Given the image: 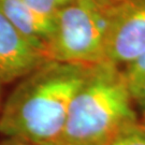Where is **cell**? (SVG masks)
<instances>
[{
	"label": "cell",
	"mask_w": 145,
	"mask_h": 145,
	"mask_svg": "<svg viewBox=\"0 0 145 145\" xmlns=\"http://www.w3.org/2000/svg\"><path fill=\"white\" fill-rule=\"evenodd\" d=\"M93 66L44 62L20 80L0 110V133L30 145H61L69 109Z\"/></svg>",
	"instance_id": "1"
},
{
	"label": "cell",
	"mask_w": 145,
	"mask_h": 145,
	"mask_svg": "<svg viewBox=\"0 0 145 145\" xmlns=\"http://www.w3.org/2000/svg\"><path fill=\"white\" fill-rule=\"evenodd\" d=\"M137 123L138 114L121 68L100 62L91 67L71 102L61 145H106Z\"/></svg>",
	"instance_id": "2"
},
{
	"label": "cell",
	"mask_w": 145,
	"mask_h": 145,
	"mask_svg": "<svg viewBox=\"0 0 145 145\" xmlns=\"http://www.w3.org/2000/svg\"><path fill=\"white\" fill-rule=\"evenodd\" d=\"M118 0H72L55 15L50 60L95 66L105 48Z\"/></svg>",
	"instance_id": "3"
},
{
	"label": "cell",
	"mask_w": 145,
	"mask_h": 145,
	"mask_svg": "<svg viewBox=\"0 0 145 145\" xmlns=\"http://www.w3.org/2000/svg\"><path fill=\"white\" fill-rule=\"evenodd\" d=\"M145 53V0H118L108 36L105 61L119 68Z\"/></svg>",
	"instance_id": "4"
},
{
	"label": "cell",
	"mask_w": 145,
	"mask_h": 145,
	"mask_svg": "<svg viewBox=\"0 0 145 145\" xmlns=\"http://www.w3.org/2000/svg\"><path fill=\"white\" fill-rule=\"evenodd\" d=\"M48 60L0 11V81L7 84L21 80Z\"/></svg>",
	"instance_id": "5"
},
{
	"label": "cell",
	"mask_w": 145,
	"mask_h": 145,
	"mask_svg": "<svg viewBox=\"0 0 145 145\" xmlns=\"http://www.w3.org/2000/svg\"><path fill=\"white\" fill-rule=\"evenodd\" d=\"M0 11L23 36L48 57V46L55 30V16L44 15L23 0H0Z\"/></svg>",
	"instance_id": "6"
},
{
	"label": "cell",
	"mask_w": 145,
	"mask_h": 145,
	"mask_svg": "<svg viewBox=\"0 0 145 145\" xmlns=\"http://www.w3.org/2000/svg\"><path fill=\"white\" fill-rule=\"evenodd\" d=\"M106 145H145V126L140 123L123 130Z\"/></svg>",
	"instance_id": "7"
},
{
	"label": "cell",
	"mask_w": 145,
	"mask_h": 145,
	"mask_svg": "<svg viewBox=\"0 0 145 145\" xmlns=\"http://www.w3.org/2000/svg\"><path fill=\"white\" fill-rule=\"evenodd\" d=\"M33 10L47 16H55L72 0H23Z\"/></svg>",
	"instance_id": "8"
},
{
	"label": "cell",
	"mask_w": 145,
	"mask_h": 145,
	"mask_svg": "<svg viewBox=\"0 0 145 145\" xmlns=\"http://www.w3.org/2000/svg\"><path fill=\"white\" fill-rule=\"evenodd\" d=\"M129 87L145 78V53L128 66L121 68Z\"/></svg>",
	"instance_id": "9"
},
{
	"label": "cell",
	"mask_w": 145,
	"mask_h": 145,
	"mask_svg": "<svg viewBox=\"0 0 145 145\" xmlns=\"http://www.w3.org/2000/svg\"><path fill=\"white\" fill-rule=\"evenodd\" d=\"M139 123L145 126V78L129 87Z\"/></svg>",
	"instance_id": "10"
},
{
	"label": "cell",
	"mask_w": 145,
	"mask_h": 145,
	"mask_svg": "<svg viewBox=\"0 0 145 145\" xmlns=\"http://www.w3.org/2000/svg\"><path fill=\"white\" fill-rule=\"evenodd\" d=\"M0 145H30V144H27L25 142H22V141L15 140V139H8L7 140L2 141Z\"/></svg>",
	"instance_id": "11"
},
{
	"label": "cell",
	"mask_w": 145,
	"mask_h": 145,
	"mask_svg": "<svg viewBox=\"0 0 145 145\" xmlns=\"http://www.w3.org/2000/svg\"><path fill=\"white\" fill-rule=\"evenodd\" d=\"M2 86H3V83L0 81V110H1V105H2V103H1V98H2Z\"/></svg>",
	"instance_id": "12"
},
{
	"label": "cell",
	"mask_w": 145,
	"mask_h": 145,
	"mask_svg": "<svg viewBox=\"0 0 145 145\" xmlns=\"http://www.w3.org/2000/svg\"><path fill=\"white\" fill-rule=\"evenodd\" d=\"M65 145H78V144H65Z\"/></svg>",
	"instance_id": "13"
}]
</instances>
